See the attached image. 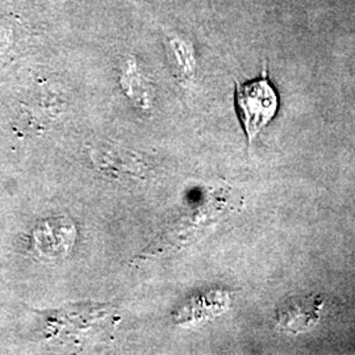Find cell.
<instances>
[{
    "label": "cell",
    "mask_w": 355,
    "mask_h": 355,
    "mask_svg": "<svg viewBox=\"0 0 355 355\" xmlns=\"http://www.w3.org/2000/svg\"><path fill=\"white\" fill-rule=\"evenodd\" d=\"M234 103L250 146L258 133L275 117L279 108V98L268 80L266 67L259 78L236 85Z\"/></svg>",
    "instance_id": "6da1fadb"
}]
</instances>
